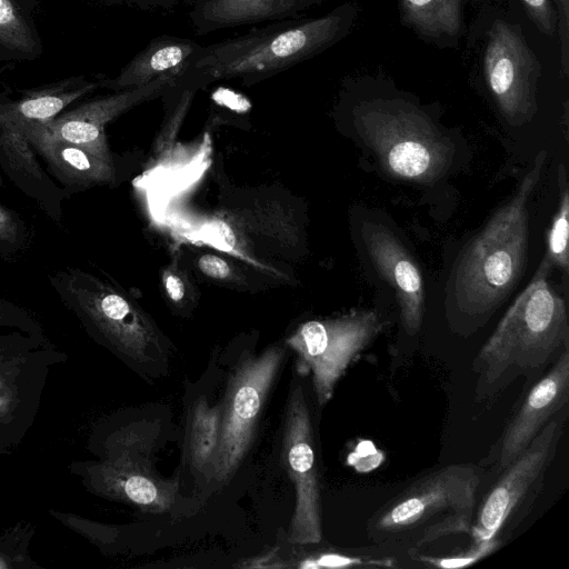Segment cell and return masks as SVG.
Wrapping results in <instances>:
<instances>
[{
  "label": "cell",
  "mask_w": 569,
  "mask_h": 569,
  "mask_svg": "<svg viewBox=\"0 0 569 569\" xmlns=\"http://www.w3.org/2000/svg\"><path fill=\"white\" fill-rule=\"evenodd\" d=\"M545 161L542 150L513 196L457 259L448 284V302L455 316L476 321L490 317L521 279L528 256V202Z\"/></svg>",
  "instance_id": "6da1fadb"
},
{
  "label": "cell",
  "mask_w": 569,
  "mask_h": 569,
  "mask_svg": "<svg viewBox=\"0 0 569 569\" xmlns=\"http://www.w3.org/2000/svg\"><path fill=\"white\" fill-rule=\"evenodd\" d=\"M552 268L543 256L529 284L477 353L472 370L478 376V400L545 369L569 347L566 302L548 280Z\"/></svg>",
  "instance_id": "7a4b0ae2"
},
{
  "label": "cell",
  "mask_w": 569,
  "mask_h": 569,
  "mask_svg": "<svg viewBox=\"0 0 569 569\" xmlns=\"http://www.w3.org/2000/svg\"><path fill=\"white\" fill-rule=\"evenodd\" d=\"M359 12L353 1L345 2L316 18H293L223 41L202 46L191 67L210 81L239 79L250 87L331 48L351 31Z\"/></svg>",
  "instance_id": "3957f363"
},
{
  "label": "cell",
  "mask_w": 569,
  "mask_h": 569,
  "mask_svg": "<svg viewBox=\"0 0 569 569\" xmlns=\"http://www.w3.org/2000/svg\"><path fill=\"white\" fill-rule=\"evenodd\" d=\"M482 472L451 463L413 481L381 507L368 523L375 538L419 533L421 547L443 536L470 533Z\"/></svg>",
  "instance_id": "277c9868"
},
{
  "label": "cell",
  "mask_w": 569,
  "mask_h": 569,
  "mask_svg": "<svg viewBox=\"0 0 569 569\" xmlns=\"http://www.w3.org/2000/svg\"><path fill=\"white\" fill-rule=\"evenodd\" d=\"M363 142L395 178L429 183L449 168L453 147L429 116L403 98L361 101L353 111Z\"/></svg>",
  "instance_id": "5b68a950"
},
{
  "label": "cell",
  "mask_w": 569,
  "mask_h": 569,
  "mask_svg": "<svg viewBox=\"0 0 569 569\" xmlns=\"http://www.w3.org/2000/svg\"><path fill=\"white\" fill-rule=\"evenodd\" d=\"M567 420V408L555 416L506 468L483 496L473 516L472 542L491 538L502 542L526 517L543 487Z\"/></svg>",
  "instance_id": "8992f818"
},
{
  "label": "cell",
  "mask_w": 569,
  "mask_h": 569,
  "mask_svg": "<svg viewBox=\"0 0 569 569\" xmlns=\"http://www.w3.org/2000/svg\"><path fill=\"white\" fill-rule=\"evenodd\" d=\"M282 359L283 350L270 347L241 360L232 372L221 403L218 449L208 472L216 481L229 480L246 456Z\"/></svg>",
  "instance_id": "52a82bcc"
},
{
  "label": "cell",
  "mask_w": 569,
  "mask_h": 569,
  "mask_svg": "<svg viewBox=\"0 0 569 569\" xmlns=\"http://www.w3.org/2000/svg\"><path fill=\"white\" fill-rule=\"evenodd\" d=\"M382 329L379 316L360 310L327 320H311L287 340L311 373L319 406L332 397L348 367Z\"/></svg>",
  "instance_id": "ba28073f"
},
{
  "label": "cell",
  "mask_w": 569,
  "mask_h": 569,
  "mask_svg": "<svg viewBox=\"0 0 569 569\" xmlns=\"http://www.w3.org/2000/svg\"><path fill=\"white\" fill-rule=\"evenodd\" d=\"M541 70L520 26L496 20L483 53V73L500 113L511 126L527 123L536 114Z\"/></svg>",
  "instance_id": "9c48e42d"
},
{
  "label": "cell",
  "mask_w": 569,
  "mask_h": 569,
  "mask_svg": "<svg viewBox=\"0 0 569 569\" xmlns=\"http://www.w3.org/2000/svg\"><path fill=\"white\" fill-rule=\"evenodd\" d=\"M283 460L296 490L290 540L318 543L322 539L319 470L311 417L300 386L292 389L286 410Z\"/></svg>",
  "instance_id": "30bf717a"
},
{
  "label": "cell",
  "mask_w": 569,
  "mask_h": 569,
  "mask_svg": "<svg viewBox=\"0 0 569 569\" xmlns=\"http://www.w3.org/2000/svg\"><path fill=\"white\" fill-rule=\"evenodd\" d=\"M569 400V348L525 395L520 406L490 450L487 463L497 471L523 451L542 428L567 408Z\"/></svg>",
  "instance_id": "8fae6325"
},
{
  "label": "cell",
  "mask_w": 569,
  "mask_h": 569,
  "mask_svg": "<svg viewBox=\"0 0 569 569\" xmlns=\"http://www.w3.org/2000/svg\"><path fill=\"white\" fill-rule=\"evenodd\" d=\"M362 239L380 276L395 290L403 329L416 335L422 325L425 290L420 269L398 237L376 222H365Z\"/></svg>",
  "instance_id": "7c38bea8"
},
{
  "label": "cell",
  "mask_w": 569,
  "mask_h": 569,
  "mask_svg": "<svg viewBox=\"0 0 569 569\" xmlns=\"http://www.w3.org/2000/svg\"><path fill=\"white\" fill-rule=\"evenodd\" d=\"M178 76L163 74L142 87L92 100L40 124L54 138L106 159L104 124L130 107L162 94Z\"/></svg>",
  "instance_id": "4fadbf2b"
},
{
  "label": "cell",
  "mask_w": 569,
  "mask_h": 569,
  "mask_svg": "<svg viewBox=\"0 0 569 569\" xmlns=\"http://www.w3.org/2000/svg\"><path fill=\"white\" fill-rule=\"evenodd\" d=\"M326 0H193L189 19L197 36L241 26L300 18Z\"/></svg>",
  "instance_id": "5bb4252c"
},
{
  "label": "cell",
  "mask_w": 569,
  "mask_h": 569,
  "mask_svg": "<svg viewBox=\"0 0 569 569\" xmlns=\"http://www.w3.org/2000/svg\"><path fill=\"white\" fill-rule=\"evenodd\" d=\"M202 44L177 36L154 37L112 80L103 86L117 91L142 87L163 74H180L191 67Z\"/></svg>",
  "instance_id": "9a60e30c"
},
{
  "label": "cell",
  "mask_w": 569,
  "mask_h": 569,
  "mask_svg": "<svg viewBox=\"0 0 569 569\" xmlns=\"http://www.w3.org/2000/svg\"><path fill=\"white\" fill-rule=\"evenodd\" d=\"M3 124L13 127L27 137L64 182L88 186L107 179L104 158L54 138L39 122L14 121Z\"/></svg>",
  "instance_id": "2e32d148"
},
{
  "label": "cell",
  "mask_w": 569,
  "mask_h": 569,
  "mask_svg": "<svg viewBox=\"0 0 569 569\" xmlns=\"http://www.w3.org/2000/svg\"><path fill=\"white\" fill-rule=\"evenodd\" d=\"M466 1L399 0V11L403 23L426 40H453L462 33Z\"/></svg>",
  "instance_id": "e0dca14e"
},
{
  "label": "cell",
  "mask_w": 569,
  "mask_h": 569,
  "mask_svg": "<svg viewBox=\"0 0 569 569\" xmlns=\"http://www.w3.org/2000/svg\"><path fill=\"white\" fill-rule=\"evenodd\" d=\"M93 82L67 80L29 93L20 101L0 106V123L33 121L46 123L52 120L73 100L96 88Z\"/></svg>",
  "instance_id": "ac0fdd59"
},
{
  "label": "cell",
  "mask_w": 569,
  "mask_h": 569,
  "mask_svg": "<svg viewBox=\"0 0 569 569\" xmlns=\"http://www.w3.org/2000/svg\"><path fill=\"white\" fill-rule=\"evenodd\" d=\"M98 307L106 321L113 327L124 350L137 361L146 363L150 361L156 349H159V341L148 322L137 316L128 301L117 295H103Z\"/></svg>",
  "instance_id": "d6986e66"
},
{
  "label": "cell",
  "mask_w": 569,
  "mask_h": 569,
  "mask_svg": "<svg viewBox=\"0 0 569 569\" xmlns=\"http://www.w3.org/2000/svg\"><path fill=\"white\" fill-rule=\"evenodd\" d=\"M221 403L211 406L204 397L193 403L188 419V455L192 468L208 475L219 443Z\"/></svg>",
  "instance_id": "ffe728a7"
},
{
  "label": "cell",
  "mask_w": 569,
  "mask_h": 569,
  "mask_svg": "<svg viewBox=\"0 0 569 569\" xmlns=\"http://www.w3.org/2000/svg\"><path fill=\"white\" fill-rule=\"evenodd\" d=\"M560 197L558 209L552 218L548 234L545 256L553 268L560 269L565 274L569 270L568 230H569V193L567 171L562 164L559 167Z\"/></svg>",
  "instance_id": "44dd1931"
},
{
  "label": "cell",
  "mask_w": 569,
  "mask_h": 569,
  "mask_svg": "<svg viewBox=\"0 0 569 569\" xmlns=\"http://www.w3.org/2000/svg\"><path fill=\"white\" fill-rule=\"evenodd\" d=\"M0 42L22 52L34 48L32 32L13 0H0Z\"/></svg>",
  "instance_id": "7402d4cb"
},
{
  "label": "cell",
  "mask_w": 569,
  "mask_h": 569,
  "mask_svg": "<svg viewBox=\"0 0 569 569\" xmlns=\"http://www.w3.org/2000/svg\"><path fill=\"white\" fill-rule=\"evenodd\" d=\"M501 543L500 539L491 538L472 542L469 548L452 556L441 558L421 557L420 561L443 569L468 567L495 552Z\"/></svg>",
  "instance_id": "603a6c76"
},
{
  "label": "cell",
  "mask_w": 569,
  "mask_h": 569,
  "mask_svg": "<svg viewBox=\"0 0 569 569\" xmlns=\"http://www.w3.org/2000/svg\"><path fill=\"white\" fill-rule=\"evenodd\" d=\"M525 10L537 27L547 37H553L557 30V14L550 0H522Z\"/></svg>",
  "instance_id": "cb8c5ba5"
},
{
  "label": "cell",
  "mask_w": 569,
  "mask_h": 569,
  "mask_svg": "<svg viewBox=\"0 0 569 569\" xmlns=\"http://www.w3.org/2000/svg\"><path fill=\"white\" fill-rule=\"evenodd\" d=\"M557 6V20L560 36V62L562 73L569 76V0H553Z\"/></svg>",
  "instance_id": "d4e9b609"
},
{
  "label": "cell",
  "mask_w": 569,
  "mask_h": 569,
  "mask_svg": "<svg viewBox=\"0 0 569 569\" xmlns=\"http://www.w3.org/2000/svg\"><path fill=\"white\" fill-rule=\"evenodd\" d=\"M377 565V566H390L389 563H385L381 560H363L362 558H355L349 556L333 555L328 553L322 557L311 560L302 565V567L307 568H319V567H355V566H367V565Z\"/></svg>",
  "instance_id": "484cf974"
},
{
  "label": "cell",
  "mask_w": 569,
  "mask_h": 569,
  "mask_svg": "<svg viewBox=\"0 0 569 569\" xmlns=\"http://www.w3.org/2000/svg\"><path fill=\"white\" fill-rule=\"evenodd\" d=\"M198 266L206 276L214 279H224L230 274L229 264L214 254H203L199 259Z\"/></svg>",
  "instance_id": "4316f807"
},
{
  "label": "cell",
  "mask_w": 569,
  "mask_h": 569,
  "mask_svg": "<svg viewBox=\"0 0 569 569\" xmlns=\"http://www.w3.org/2000/svg\"><path fill=\"white\" fill-rule=\"evenodd\" d=\"M116 3L134 6L141 10H172L179 0H109Z\"/></svg>",
  "instance_id": "83f0119b"
},
{
  "label": "cell",
  "mask_w": 569,
  "mask_h": 569,
  "mask_svg": "<svg viewBox=\"0 0 569 569\" xmlns=\"http://www.w3.org/2000/svg\"><path fill=\"white\" fill-rule=\"evenodd\" d=\"M163 282L167 295L172 301L179 302L180 300H182V298L184 297V283L181 280V278H179L176 274L169 273L166 276Z\"/></svg>",
  "instance_id": "f1b7e54d"
},
{
  "label": "cell",
  "mask_w": 569,
  "mask_h": 569,
  "mask_svg": "<svg viewBox=\"0 0 569 569\" xmlns=\"http://www.w3.org/2000/svg\"><path fill=\"white\" fill-rule=\"evenodd\" d=\"M13 227L9 213L0 208V240H8L14 231Z\"/></svg>",
  "instance_id": "f546056e"
}]
</instances>
